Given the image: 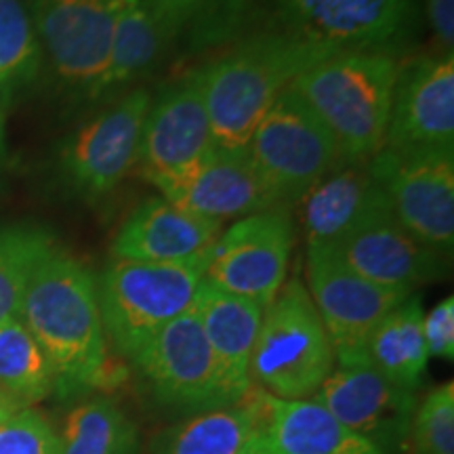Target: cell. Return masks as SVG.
Returning a JSON list of instances; mask_svg holds the SVG:
<instances>
[{"instance_id":"6da1fadb","label":"cell","mask_w":454,"mask_h":454,"mask_svg":"<svg viewBox=\"0 0 454 454\" xmlns=\"http://www.w3.org/2000/svg\"><path fill=\"white\" fill-rule=\"evenodd\" d=\"M17 317L47 356L61 397L110 389L124 377L107 356L95 276L66 251L53 247L38 261Z\"/></svg>"},{"instance_id":"7a4b0ae2","label":"cell","mask_w":454,"mask_h":454,"mask_svg":"<svg viewBox=\"0 0 454 454\" xmlns=\"http://www.w3.org/2000/svg\"><path fill=\"white\" fill-rule=\"evenodd\" d=\"M328 53L333 49L274 27L236 38L223 53L198 67L215 145L247 147L274 101Z\"/></svg>"},{"instance_id":"3957f363","label":"cell","mask_w":454,"mask_h":454,"mask_svg":"<svg viewBox=\"0 0 454 454\" xmlns=\"http://www.w3.org/2000/svg\"><path fill=\"white\" fill-rule=\"evenodd\" d=\"M400 64L379 51H333L293 82L333 135L340 162L371 160L385 147Z\"/></svg>"},{"instance_id":"277c9868","label":"cell","mask_w":454,"mask_h":454,"mask_svg":"<svg viewBox=\"0 0 454 454\" xmlns=\"http://www.w3.org/2000/svg\"><path fill=\"white\" fill-rule=\"evenodd\" d=\"M207 261L144 263L112 259L98 282V303L106 340L133 362L168 322L194 305L207 276Z\"/></svg>"},{"instance_id":"5b68a950","label":"cell","mask_w":454,"mask_h":454,"mask_svg":"<svg viewBox=\"0 0 454 454\" xmlns=\"http://www.w3.org/2000/svg\"><path fill=\"white\" fill-rule=\"evenodd\" d=\"M333 368L331 339L308 286L301 278H291L263 309L251 381L280 400H308Z\"/></svg>"},{"instance_id":"8992f818","label":"cell","mask_w":454,"mask_h":454,"mask_svg":"<svg viewBox=\"0 0 454 454\" xmlns=\"http://www.w3.org/2000/svg\"><path fill=\"white\" fill-rule=\"evenodd\" d=\"M152 93L137 87L90 114L57 147L55 179L72 198L99 202L137 167Z\"/></svg>"},{"instance_id":"52a82bcc","label":"cell","mask_w":454,"mask_h":454,"mask_svg":"<svg viewBox=\"0 0 454 454\" xmlns=\"http://www.w3.org/2000/svg\"><path fill=\"white\" fill-rule=\"evenodd\" d=\"M247 150L278 208L299 207L340 162L333 135L293 84L261 118Z\"/></svg>"},{"instance_id":"ba28073f","label":"cell","mask_w":454,"mask_h":454,"mask_svg":"<svg viewBox=\"0 0 454 454\" xmlns=\"http://www.w3.org/2000/svg\"><path fill=\"white\" fill-rule=\"evenodd\" d=\"M278 30L333 51L400 57L421 21L419 0H271Z\"/></svg>"},{"instance_id":"9c48e42d","label":"cell","mask_w":454,"mask_h":454,"mask_svg":"<svg viewBox=\"0 0 454 454\" xmlns=\"http://www.w3.org/2000/svg\"><path fill=\"white\" fill-rule=\"evenodd\" d=\"M43 70L61 93L87 104L110 55L122 0H27Z\"/></svg>"},{"instance_id":"30bf717a","label":"cell","mask_w":454,"mask_h":454,"mask_svg":"<svg viewBox=\"0 0 454 454\" xmlns=\"http://www.w3.org/2000/svg\"><path fill=\"white\" fill-rule=\"evenodd\" d=\"M371 170L404 230L438 253L454 244V150H387Z\"/></svg>"},{"instance_id":"8fae6325","label":"cell","mask_w":454,"mask_h":454,"mask_svg":"<svg viewBox=\"0 0 454 454\" xmlns=\"http://www.w3.org/2000/svg\"><path fill=\"white\" fill-rule=\"evenodd\" d=\"M308 291L340 366L368 362L366 345L383 317L412 291L374 284L345 268L326 247H308Z\"/></svg>"},{"instance_id":"7c38bea8","label":"cell","mask_w":454,"mask_h":454,"mask_svg":"<svg viewBox=\"0 0 454 454\" xmlns=\"http://www.w3.org/2000/svg\"><path fill=\"white\" fill-rule=\"evenodd\" d=\"M293 247L294 223L288 208L248 215L215 240L204 280L265 309L286 282Z\"/></svg>"},{"instance_id":"4fadbf2b","label":"cell","mask_w":454,"mask_h":454,"mask_svg":"<svg viewBox=\"0 0 454 454\" xmlns=\"http://www.w3.org/2000/svg\"><path fill=\"white\" fill-rule=\"evenodd\" d=\"M213 147V129L196 67L164 84L156 98L152 95L135 168L158 190L190 173Z\"/></svg>"},{"instance_id":"5bb4252c","label":"cell","mask_w":454,"mask_h":454,"mask_svg":"<svg viewBox=\"0 0 454 454\" xmlns=\"http://www.w3.org/2000/svg\"><path fill=\"white\" fill-rule=\"evenodd\" d=\"M133 364L150 383L158 404L190 412L231 406L194 309L168 322L139 351Z\"/></svg>"},{"instance_id":"9a60e30c","label":"cell","mask_w":454,"mask_h":454,"mask_svg":"<svg viewBox=\"0 0 454 454\" xmlns=\"http://www.w3.org/2000/svg\"><path fill=\"white\" fill-rule=\"evenodd\" d=\"M387 150H454V57L425 53L400 64Z\"/></svg>"},{"instance_id":"2e32d148","label":"cell","mask_w":454,"mask_h":454,"mask_svg":"<svg viewBox=\"0 0 454 454\" xmlns=\"http://www.w3.org/2000/svg\"><path fill=\"white\" fill-rule=\"evenodd\" d=\"M314 400L383 454L404 448L417 406L414 391L397 387L371 362L333 368Z\"/></svg>"},{"instance_id":"e0dca14e","label":"cell","mask_w":454,"mask_h":454,"mask_svg":"<svg viewBox=\"0 0 454 454\" xmlns=\"http://www.w3.org/2000/svg\"><path fill=\"white\" fill-rule=\"evenodd\" d=\"M158 192L164 200L221 223L276 208L247 147L215 145L190 173Z\"/></svg>"},{"instance_id":"ac0fdd59","label":"cell","mask_w":454,"mask_h":454,"mask_svg":"<svg viewBox=\"0 0 454 454\" xmlns=\"http://www.w3.org/2000/svg\"><path fill=\"white\" fill-rule=\"evenodd\" d=\"M345 268L374 284L412 291L444 276V253L419 242L391 208L372 215L334 247H326Z\"/></svg>"},{"instance_id":"d6986e66","label":"cell","mask_w":454,"mask_h":454,"mask_svg":"<svg viewBox=\"0 0 454 454\" xmlns=\"http://www.w3.org/2000/svg\"><path fill=\"white\" fill-rule=\"evenodd\" d=\"M221 231V221L204 219L162 196L150 198L118 227L112 257L144 263H192L208 259Z\"/></svg>"},{"instance_id":"ffe728a7","label":"cell","mask_w":454,"mask_h":454,"mask_svg":"<svg viewBox=\"0 0 454 454\" xmlns=\"http://www.w3.org/2000/svg\"><path fill=\"white\" fill-rule=\"evenodd\" d=\"M299 204L308 247H334L372 215L391 208L368 160L339 162Z\"/></svg>"},{"instance_id":"44dd1931","label":"cell","mask_w":454,"mask_h":454,"mask_svg":"<svg viewBox=\"0 0 454 454\" xmlns=\"http://www.w3.org/2000/svg\"><path fill=\"white\" fill-rule=\"evenodd\" d=\"M192 309L217 360L227 400L236 404L253 387L251 360L263 308L204 280Z\"/></svg>"},{"instance_id":"7402d4cb","label":"cell","mask_w":454,"mask_h":454,"mask_svg":"<svg viewBox=\"0 0 454 454\" xmlns=\"http://www.w3.org/2000/svg\"><path fill=\"white\" fill-rule=\"evenodd\" d=\"M175 44L144 0H122L114 26L112 47L87 106H104L141 87Z\"/></svg>"},{"instance_id":"603a6c76","label":"cell","mask_w":454,"mask_h":454,"mask_svg":"<svg viewBox=\"0 0 454 454\" xmlns=\"http://www.w3.org/2000/svg\"><path fill=\"white\" fill-rule=\"evenodd\" d=\"M265 442L276 454H383L311 397L280 400L265 391Z\"/></svg>"},{"instance_id":"cb8c5ba5","label":"cell","mask_w":454,"mask_h":454,"mask_svg":"<svg viewBox=\"0 0 454 454\" xmlns=\"http://www.w3.org/2000/svg\"><path fill=\"white\" fill-rule=\"evenodd\" d=\"M265 391L253 385L240 402L196 414L170 429L156 454H244L265 438Z\"/></svg>"},{"instance_id":"d4e9b609","label":"cell","mask_w":454,"mask_h":454,"mask_svg":"<svg viewBox=\"0 0 454 454\" xmlns=\"http://www.w3.org/2000/svg\"><path fill=\"white\" fill-rule=\"evenodd\" d=\"M173 44L192 53L231 44L251 20L254 0H144Z\"/></svg>"},{"instance_id":"484cf974","label":"cell","mask_w":454,"mask_h":454,"mask_svg":"<svg viewBox=\"0 0 454 454\" xmlns=\"http://www.w3.org/2000/svg\"><path fill=\"white\" fill-rule=\"evenodd\" d=\"M423 303L411 294L404 303L383 317L366 345L368 362L397 387L414 391L427 368V345L423 337Z\"/></svg>"},{"instance_id":"4316f807","label":"cell","mask_w":454,"mask_h":454,"mask_svg":"<svg viewBox=\"0 0 454 454\" xmlns=\"http://www.w3.org/2000/svg\"><path fill=\"white\" fill-rule=\"evenodd\" d=\"M0 389L21 408L55 391L47 356L20 317L0 325Z\"/></svg>"},{"instance_id":"83f0119b","label":"cell","mask_w":454,"mask_h":454,"mask_svg":"<svg viewBox=\"0 0 454 454\" xmlns=\"http://www.w3.org/2000/svg\"><path fill=\"white\" fill-rule=\"evenodd\" d=\"M59 440L61 454H137L139 446L135 423L107 397L74 408Z\"/></svg>"},{"instance_id":"f1b7e54d","label":"cell","mask_w":454,"mask_h":454,"mask_svg":"<svg viewBox=\"0 0 454 454\" xmlns=\"http://www.w3.org/2000/svg\"><path fill=\"white\" fill-rule=\"evenodd\" d=\"M43 74V51L26 0H0V99L9 106Z\"/></svg>"},{"instance_id":"f546056e","label":"cell","mask_w":454,"mask_h":454,"mask_svg":"<svg viewBox=\"0 0 454 454\" xmlns=\"http://www.w3.org/2000/svg\"><path fill=\"white\" fill-rule=\"evenodd\" d=\"M53 247L51 236L43 230L34 227L0 230V325L20 316L32 271Z\"/></svg>"},{"instance_id":"4dcf8cb0","label":"cell","mask_w":454,"mask_h":454,"mask_svg":"<svg viewBox=\"0 0 454 454\" xmlns=\"http://www.w3.org/2000/svg\"><path fill=\"white\" fill-rule=\"evenodd\" d=\"M408 438L414 454H454V385L431 389L414 406Z\"/></svg>"},{"instance_id":"1f68e13d","label":"cell","mask_w":454,"mask_h":454,"mask_svg":"<svg viewBox=\"0 0 454 454\" xmlns=\"http://www.w3.org/2000/svg\"><path fill=\"white\" fill-rule=\"evenodd\" d=\"M0 454H61V440L34 408H21L0 423Z\"/></svg>"},{"instance_id":"d6a6232c","label":"cell","mask_w":454,"mask_h":454,"mask_svg":"<svg viewBox=\"0 0 454 454\" xmlns=\"http://www.w3.org/2000/svg\"><path fill=\"white\" fill-rule=\"evenodd\" d=\"M423 337L429 357H454V299H442L435 308L423 314Z\"/></svg>"},{"instance_id":"836d02e7","label":"cell","mask_w":454,"mask_h":454,"mask_svg":"<svg viewBox=\"0 0 454 454\" xmlns=\"http://www.w3.org/2000/svg\"><path fill=\"white\" fill-rule=\"evenodd\" d=\"M431 34L438 41V53L452 55L454 49V0H425Z\"/></svg>"},{"instance_id":"e575fe53","label":"cell","mask_w":454,"mask_h":454,"mask_svg":"<svg viewBox=\"0 0 454 454\" xmlns=\"http://www.w3.org/2000/svg\"><path fill=\"white\" fill-rule=\"evenodd\" d=\"M17 411H21V406L15 404V402L11 400V397L4 394L3 389H0V423H3L4 419L11 417V414L17 412Z\"/></svg>"},{"instance_id":"d590c367","label":"cell","mask_w":454,"mask_h":454,"mask_svg":"<svg viewBox=\"0 0 454 454\" xmlns=\"http://www.w3.org/2000/svg\"><path fill=\"white\" fill-rule=\"evenodd\" d=\"M244 454H276V452L271 450V448L268 446V442H265V438H263L261 442H257L253 448H248Z\"/></svg>"},{"instance_id":"8d00e7d4","label":"cell","mask_w":454,"mask_h":454,"mask_svg":"<svg viewBox=\"0 0 454 454\" xmlns=\"http://www.w3.org/2000/svg\"><path fill=\"white\" fill-rule=\"evenodd\" d=\"M4 110H7V106L0 99V158L4 154Z\"/></svg>"}]
</instances>
